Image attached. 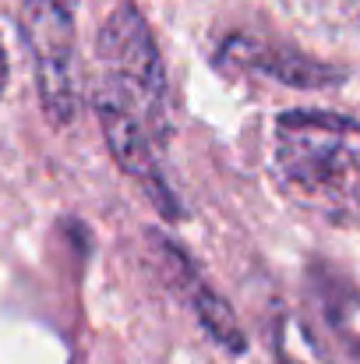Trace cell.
Listing matches in <instances>:
<instances>
[{
  "label": "cell",
  "mask_w": 360,
  "mask_h": 364,
  "mask_svg": "<svg viewBox=\"0 0 360 364\" xmlns=\"http://www.w3.org/2000/svg\"><path fill=\"white\" fill-rule=\"evenodd\" d=\"M276 173L307 209L360 213V124L343 114L290 110L276 121Z\"/></svg>",
  "instance_id": "cell-1"
},
{
  "label": "cell",
  "mask_w": 360,
  "mask_h": 364,
  "mask_svg": "<svg viewBox=\"0 0 360 364\" xmlns=\"http://www.w3.org/2000/svg\"><path fill=\"white\" fill-rule=\"evenodd\" d=\"M96 57L103 64L99 89L131 107L156 145H166L170 138V114H166V68L159 57V46L152 39L148 21L134 4H120L110 11L96 36Z\"/></svg>",
  "instance_id": "cell-2"
},
{
  "label": "cell",
  "mask_w": 360,
  "mask_h": 364,
  "mask_svg": "<svg viewBox=\"0 0 360 364\" xmlns=\"http://www.w3.org/2000/svg\"><path fill=\"white\" fill-rule=\"evenodd\" d=\"M18 32L32 57L36 92L53 124H67L78 110L75 89V14L67 0H21Z\"/></svg>",
  "instance_id": "cell-3"
},
{
  "label": "cell",
  "mask_w": 360,
  "mask_h": 364,
  "mask_svg": "<svg viewBox=\"0 0 360 364\" xmlns=\"http://www.w3.org/2000/svg\"><path fill=\"white\" fill-rule=\"evenodd\" d=\"M92 107H96V117L103 124V134H107V145H110V156L117 159V166L131 181L141 184V191L148 195V202L156 205V213L163 220H180L184 205L177 202V195L156 159V138L148 134L145 121L103 89H96Z\"/></svg>",
  "instance_id": "cell-4"
},
{
  "label": "cell",
  "mask_w": 360,
  "mask_h": 364,
  "mask_svg": "<svg viewBox=\"0 0 360 364\" xmlns=\"http://www.w3.org/2000/svg\"><path fill=\"white\" fill-rule=\"evenodd\" d=\"M148 244H152V258L163 272V279L170 283L173 294H180L187 301V308L195 311V318L202 322V329L219 343L227 347L230 354H244L247 350V336L240 329L234 308L202 279V272L195 269V262L180 251V244L163 237L159 230H148Z\"/></svg>",
  "instance_id": "cell-5"
},
{
  "label": "cell",
  "mask_w": 360,
  "mask_h": 364,
  "mask_svg": "<svg viewBox=\"0 0 360 364\" xmlns=\"http://www.w3.org/2000/svg\"><path fill=\"white\" fill-rule=\"evenodd\" d=\"M216 64L219 68H234V71L265 75V78L283 82L290 89H336L347 78L339 68H332L325 60H315V57H307L300 50L261 43V39H251V36H230L219 46Z\"/></svg>",
  "instance_id": "cell-6"
},
{
  "label": "cell",
  "mask_w": 360,
  "mask_h": 364,
  "mask_svg": "<svg viewBox=\"0 0 360 364\" xmlns=\"http://www.w3.org/2000/svg\"><path fill=\"white\" fill-rule=\"evenodd\" d=\"M311 297H315L318 315H322L325 329L332 333V340L343 347L347 358H354V364H360V290L350 287L329 265H315L311 269Z\"/></svg>",
  "instance_id": "cell-7"
},
{
  "label": "cell",
  "mask_w": 360,
  "mask_h": 364,
  "mask_svg": "<svg viewBox=\"0 0 360 364\" xmlns=\"http://www.w3.org/2000/svg\"><path fill=\"white\" fill-rule=\"evenodd\" d=\"M4 85H7V53L0 46V96H4Z\"/></svg>",
  "instance_id": "cell-8"
}]
</instances>
